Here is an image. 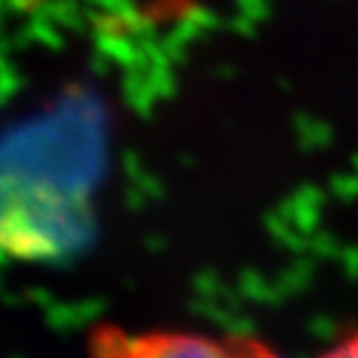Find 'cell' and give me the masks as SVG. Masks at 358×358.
<instances>
[{"label": "cell", "instance_id": "1", "mask_svg": "<svg viewBox=\"0 0 358 358\" xmlns=\"http://www.w3.org/2000/svg\"><path fill=\"white\" fill-rule=\"evenodd\" d=\"M93 358H279L272 347L249 335L196 331L126 333L103 326L91 340Z\"/></svg>", "mask_w": 358, "mask_h": 358}, {"label": "cell", "instance_id": "2", "mask_svg": "<svg viewBox=\"0 0 358 358\" xmlns=\"http://www.w3.org/2000/svg\"><path fill=\"white\" fill-rule=\"evenodd\" d=\"M319 358H358V333H354L352 338L342 340L340 345L328 349V352Z\"/></svg>", "mask_w": 358, "mask_h": 358}]
</instances>
